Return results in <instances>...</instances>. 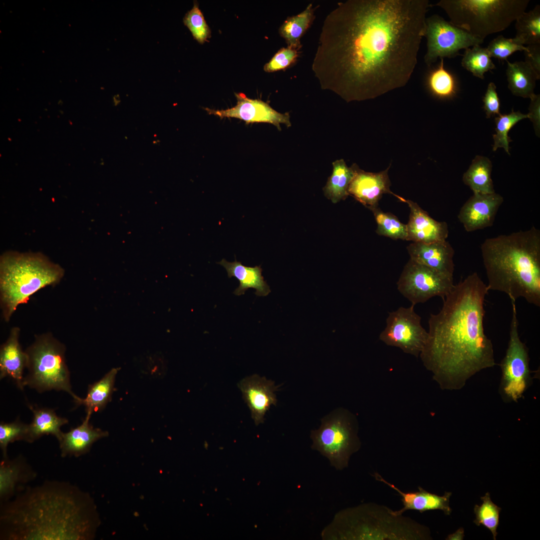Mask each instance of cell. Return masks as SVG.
Masks as SVG:
<instances>
[{
	"mask_svg": "<svg viewBox=\"0 0 540 540\" xmlns=\"http://www.w3.org/2000/svg\"><path fill=\"white\" fill-rule=\"evenodd\" d=\"M492 170V164L488 158L476 156L464 174L462 180L474 193L495 192L491 178Z\"/></svg>",
	"mask_w": 540,
	"mask_h": 540,
	"instance_id": "f1b7e54d",
	"label": "cell"
},
{
	"mask_svg": "<svg viewBox=\"0 0 540 540\" xmlns=\"http://www.w3.org/2000/svg\"><path fill=\"white\" fill-rule=\"evenodd\" d=\"M438 66L432 70L427 78V86L430 92L441 99L450 98L456 94L457 88L452 74L444 68V58H440Z\"/></svg>",
	"mask_w": 540,
	"mask_h": 540,
	"instance_id": "1f68e13d",
	"label": "cell"
},
{
	"mask_svg": "<svg viewBox=\"0 0 540 540\" xmlns=\"http://www.w3.org/2000/svg\"><path fill=\"white\" fill-rule=\"evenodd\" d=\"M236 104L226 110H215L208 108L204 109L209 114L220 118H234L243 120L246 124L254 122L269 123L281 130L280 124L291 126L288 112L282 114L273 109L268 104L258 99H251L244 94L236 93Z\"/></svg>",
	"mask_w": 540,
	"mask_h": 540,
	"instance_id": "5bb4252c",
	"label": "cell"
},
{
	"mask_svg": "<svg viewBox=\"0 0 540 540\" xmlns=\"http://www.w3.org/2000/svg\"><path fill=\"white\" fill-rule=\"evenodd\" d=\"M507 64L506 76L510 92L516 96L530 98L534 94L536 80L540 78L525 62L507 60Z\"/></svg>",
	"mask_w": 540,
	"mask_h": 540,
	"instance_id": "4316f807",
	"label": "cell"
},
{
	"mask_svg": "<svg viewBox=\"0 0 540 540\" xmlns=\"http://www.w3.org/2000/svg\"><path fill=\"white\" fill-rule=\"evenodd\" d=\"M91 415L86 414L82 422L69 432H62L58 441L62 457H79L88 452L94 442L108 436V432L94 428L90 423Z\"/></svg>",
	"mask_w": 540,
	"mask_h": 540,
	"instance_id": "603a6c76",
	"label": "cell"
},
{
	"mask_svg": "<svg viewBox=\"0 0 540 540\" xmlns=\"http://www.w3.org/2000/svg\"><path fill=\"white\" fill-rule=\"evenodd\" d=\"M238 386L255 424L263 423L266 412L272 405H276L275 392L279 390L280 386H276L274 381L256 374L243 378Z\"/></svg>",
	"mask_w": 540,
	"mask_h": 540,
	"instance_id": "2e32d148",
	"label": "cell"
},
{
	"mask_svg": "<svg viewBox=\"0 0 540 540\" xmlns=\"http://www.w3.org/2000/svg\"><path fill=\"white\" fill-rule=\"evenodd\" d=\"M374 478L378 481L382 482L398 492L402 496L401 500L403 508L398 510H393L392 513L396 516L402 515L407 510H416L420 512L435 510H440L446 515H450L452 508L450 506V498L452 492H445L442 496L429 492L420 486H418V491L412 492H404L396 487L394 484L388 482L380 474L375 472Z\"/></svg>",
	"mask_w": 540,
	"mask_h": 540,
	"instance_id": "7402d4cb",
	"label": "cell"
},
{
	"mask_svg": "<svg viewBox=\"0 0 540 540\" xmlns=\"http://www.w3.org/2000/svg\"><path fill=\"white\" fill-rule=\"evenodd\" d=\"M410 259L444 274L453 276L454 250L446 240L412 242L407 246Z\"/></svg>",
	"mask_w": 540,
	"mask_h": 540,
	"instance_id": "ffe728a7",
	"label": "cell"
},
{
	"mask_svg": "<svg viewBox=\"0 0 540 540\" xmlns=\"http://www.w3.org/2000/svg\"><path fill=\"white\" fill-rule=\"evenodd\" d=\"M426 22L427 50L424 61L428 66L438 58H454L460 55V50L480 45L484 42L437 14L426 18Z\"/></svg>",
	"mask_w": 540,
	"mask_h": 540,
	"instance_id": "7c38bea8",
	"label": "cell"
},
{
	"mask_svg": "<svg viewBox=\"0 0 540 540\" xmlns=\"http://www.w3.org/2000/svg\"><path fill=\"white\" fill-rule=\"evenodd\" d=\"M514 38L522 45L540 44V6L524 12L516 20Z\"/></svg>",
	"mask_w": 540,
	"mask_h": 540,
	"instance_id": "4dcf8cb0",
	"label": "cell"
},
{
	"mask_svg": "<svg viewBox=\"0 0 540 540\" xmlns=\"http://www.w3.org/2000/svg\"><path fill=\"white\" fill-rule=\"evenodd\" d=\"M526 118H528L527 114H522L520 111L514 112L513 110L508 114H500L495 118L496 133L493 135L494 151H496L499 148H502L510 154L509 143L512 140L508 136V132L517 122Z\"/></svg>",
	"mask_w": 540,
	"mask_h": 540,
	"instance_id": "d590c367",
	"label": "cell"
},
{
	"mask_svg": "<svg viewBox=\"0 0 540 540\" xmlns=\"http://www.w3.org/2000/svg\"><path fill=\"white\" fill-rule=\"evenodd\" d=\"M18 440L28 442V424L18 419L14 422L0 424V448L2 458H8L7 448L10 443Z\"/></svg>",
	"mask_w": 540,
	"mask_h": 540,
	"instance_id": "8d00e7d4",
	"label": "cell"
},
{
	"mask_svg": "<svg viewBox=\"0 0 540 540\" xmlns=\"http://www.w3.org/2000/svg\"><path fill=\"white\" fill-rule=\"evenodd\" d=\"M486 49L491 58L506 60L515 52L526 50V46L515 38H508L500 35L490 41Z\"/></svg>",
	"mask_w": 540,
	"mask_h": 540,
	"instance_id": "f35d334b",
	"label": "cell"
},
{
	"mask_svg": "<svg viewBox=\"0 0 540 540\" xmlns=\"http://www.w3.org/2000/svg\"><path fill=\"white\" fill-rule=\"evenodd\" d=\"M20 329L14 327L6 341L0 348V378L8 377L14 380L20 390L24 388L23 376L26 368L28 356L20 342Z\"/></svg>",
	"mask_w": 540,
	"mask_h": 540,
	"instance_id": "44dd1931",
	"label": "cell"
},
{
	"mask_svg": "<svg viewBox=\"0 0 540 540\" xmlns=\"http://www.w3.org/2000/svg\"><path fill=\"white\" fill-rule=\"evenodd\" d=\"M461 64L473 76L481 79L484 78L485 72L496 68L486 48L480 45L466 49Z\"/></svg>",
	"mask_w": 540,
	"mask_h": 540,
	"instance_id": "d6a6232c",
	"label": "cell"
},
{
	"mask_svg": "<svg viewBox=\"0 0 540 540\" xmlns=\"http://www.w3.org/2000/svg\"><path fill=\"white\" fill-rule=\"evenodd\" d=\"M323 540L430 539L428 528L410 518L373 503L348 508L337 513L322 532Z\"/></svg>",
	"mask_w": 540,
	"mask_h": 540,
	"instance_id": "5b68a950",
	"label": "cell"
},
{
	"mask_svg": "<svg viewBox=\"0 0 540 540\" xmlns=\"http://www.w3.org/2000/svg\"><path fill=\"white\" fill-rule=\"evenodd\" d=\"M310 438L312 448L338 470L348 466L350 456L360 446L356 422L342 409L335 410L323 418L320 428L311 431Z\"/></svg>",
	"mask_w": 540,
	"mask_h": 540,
	"instance_id": "9c48e42d",
	"label": "cell"
},
{
	"mask_svg": "<svg viewBox=\"0 0 540 540\" xmlns=\"http://www.w3.org/2000/svg\"><path fill=\"white\" fill-rule=\"evenodd\" d=\"M64 269L40 252L7 251L0 257V305L10 321L18 306L40 290L58 284Z\"/></svg>",
	"mask_w": 540,
	"mask_h": 540,
	"instance_id": "8992f818",
	"label": "cell"
},
{
	"mask_svg": "<svg viewBox=\"0 0 540 540\" xmlns=\"http://www.w3.org/2000/svg\"><path fill=\"white\" fill-rule=\"evenodd\" d=\"M529 0H441L450 22L483 40L504 30L526 12Z\"/></svg>",
	"mask_w": 540,
	"mask_h": 540,
	"instance_id": "52a82bcc",
	"label": "cell"
},
{
	"mask_svg": "<svg viewBox=\"0 0 540 540\" xmlns=\"http://www.w3.org/2000/svg\"><path fill=\"white\" fill-rule=\"evenodd\" d=\"M183 22L199 43L203 44L210 37V30L196 1L194 2L192 8L185 14Z\"/></svg>",
	"mask_w": 540,
	"mask_h": 540,
	"instance_id": "74e56055",
	"label": "cell"
},
{
	"mask_svg": "<svg viewBox=\"0 0 540 540\" xmlns=\"http://www.w3.org/2000/svg\"><path fill=\"white\" fill-rule=\"evenodd\" d=\"M370 210L377 224V234L394 240H406V225L400 222L396 216L391 213L384 212L378 206Z\"/></svg>",
	"mask_w": 540,
	"mask_h": 540,
	"instance_id": "836d02e7",
	"label": "cell"
},
{
	"mask_svg": "<svg viewBox=\"0 0 540 540\" xmlns=\"http://www.w3.org/2000/svg\"><path fill=\"white\" fill-rule=\"evenodd\" d=\"M65 346L50 332L35 336L25 350L28 373L24 385L39 392L56 390L68 392L75 402L80 398L72 390L70 372L66 364Z\"/></svg>",
	"mask_w": 540,
	"mask_h": 540,
	"instance_id": "ba28073f",
	"label": "cell"
},
{
	"mask_svg": "<svg viewBox=\"0 0 540 540\" xmlns=\"http://www.w3.org/2000/svg\"><path fill=\"white\" fill-rule=\"evenodd\" d=\"M356 164L348 167L343 159L332 162L333 170L323 188L324 196L333 203L348 197V188L355 172Z\"/></svg>",
	"mask_w": 540,
	"mask_h": 540,
	"instance_id": "83f0119b",
	"label": "cell"
},
{
	"mask_svg": "<svg viewBox=\"0 0 540 540\" xmlns=\"http://www.w3.org/2000/svg\"><path fill=\"white\" fill-rule=\"evenodd\" d=\"M528 118L533 122L536 133L539 136L540 124V96L534 94L530 98Z\"/></svg>",
	"mask_w": 540,
	"mask_h": 540,
	"instance_id": "7bdbcfd3",
	"label": "cell"
},
{
	"mask_svg": "<svg viewBox=\"0 0 540 540\" xmlns=\"http://www.w3.org/2000/svg\"><path fill=\"white\" fill-rule=\"evenodd\" d=\"M410 209L406 225V240L413 242L430 243L446 240L448 235L447 224L431 218L418 204L404 199Z\"/></svg>",
	"mask_w": 540,
	"mask_h": 540,
	"instance_id": "ac0fdd59",
	"label": "cell"
},
{
	"mask_svg": "<svg viewBox=\"0 0 540 540\" xmlns=\"http://www.w3.org/2000/svg\"><path fill=\"white\" fill-rule=\"evenodd\" d=\"M487 284L476 272L454 284L440 312L431 314L420 354L440 388L459 390L480 371L496 365L492 344L484 333Z\"/></svg>",
	"mask_w": 540,
	"mask_h": 540,
	"instance_id": "7a4b0ae2",
	"label": "cell"
},
{
	"mask_svg": "<svg viewBox=\"0 0 540 540\" xmlns=\"http://www.w3.org/2000/svg\"><path fill=\"white\" fill-rule=\"evenodd\" d=\"M398 292L412 305L435 296L444 298L452 288L453 276L408 260L396 283Z\"/></svg>",
	"mask_w": 540,
	"mask_h": 540,
	"instance_id": "8fae6325",
	"label": "cell"
},
{
	"mask_svg": "<svg viewBox=\"0 0 540 540\" xmlns=\"http://www.w3.org/2000/svg\"><path fill=\"white\" fill-rule=\"evenodd\" d=\"M388 168L378 172H367L356 164L354 176L348 188V194L366 208L370 210L377 207L384 194H391L401 202L404 198L394 194L390 189L391 182Z\"/></svg>",
	"mask_w": 540,
	"mask_h": 540,
	"instance_id": "9a60e30c",
	"label": "cell"
},
{
	"mask_svg": "<svg viewBox=\"0 0 540 540\" xmlns=\"http://www.w3.org/2000/svg\"><path fill=\"white\" fill-rule=\"evenodd\" d=\"M218 264L225 268L228 278L234 276L240 282L239 286L234 292L236 295L244 294L250 288L256 290L255 294L257 296H266L270 292L269 286L262 274L260 266H245L236 258L232 262L222 259Z\"/></svg>",
	"mask_w": 540,
	"mask_h": 540,
	"instance_id": "cb8c5ba5",
	"label": "cell"
},
{
	"mask_svg": "<svg viewBox=\"0 0 540 540\" xmlns=\"http://www.w3.org/2000/svg\"><path fill=\"white\" fill-rule=\"evenodd\" d=\"M414 306H401L388 312L386 326L379 338L388 346L418 357L426 344L428 332L422 326L421 317L415 312Z\"/></svg>",
	"mask_w": 540,
	"mask_h": 540,
	"instance_id": "4fadbf2b",
	"label": "cell"
},
{
	"mask_svg": "<svg viewBox=\"0 0 540 540\" xmlns=\"http://www.w3.org/2000/svg\"><path fill=\"white\" fill-rule=\"evenodd\" d=\"M503 201L496 192L474 193L460 208L458 219L468 232L490 227Z\"/></svg>",
	"mask_w": 540,
	"mask_h": 540,
	"instance_id": "e0dca14e",
	"label": "cell"
},
{
	"mask_svg": "<svg viewBox=\"0 0 540 540\" xmlns=\"http://www.w3.org/2000/svg\"><path fill=\"white\" fill-rule=\"evenodd\" d=\"M525 62L534 70L540 78V44L528 45L524 51Z\"/></svg>",
	"mask_w": 540,
	"mask_h": 540,
	"instance_id": "b9f144b4",
	"label": "cell"
},
{
	"mask_svg": "<svg viewBox=\"0 0 540 540\" xmlns=\"http://www.w3.org/2000/svg\"><path fill=\"white\" fill-rule=\"evenodd\" d=\"M298 50L290 47L280 49L266 63L264 70L272 72L286 68L294 62L298 57Z\"/></svg>",
	"mask_w": 540,
	"mask_h": 540,
	"instance_id": "ab89813d",
	"label": "cell"
},
{
	"mask_svg": "<svg viewBox=\"0 0 540 540\" xmlns=\"http://www.w3.org/2000/svg\"><path fill=\"white\" fill-rule=\"evenodd\" d=\"M480 499L482 501V504H476L474 506L476 518L474 522L477 526L482 525L488 529L492 534L494 540H496V530L499 525L500 512L502 508L492 502L488 492Z\"/></svg>",
	"mask_w": 540,
	"mask_h": 540,
	"instance_id": "e575fe53",
	"label": "cell"
},
{
	"mask_svg": "<svg viewBox=\"0 0 540 540\" xmlns=\"http://www.w3.org/2000/svg\"><path fill=\"white\" fill-rule=\"evenodd\" d=\"M482 101L483 108L487 118L496 114H500V99L496 91V86L494 82H491L488 84Z\"/></svg>",
	"mask_w": 540,
	"mask_h": 540,
	"instance_id": "60d3db41",
	"label": "cell"
},
{
	"mask_svg": "<svg viewBox=\"0 0 540 540\" xmlns=\"http://www.w3.org/2000/svg\"><path fill=\"white\" fill-rule=\"evenodd\" d=\"M29 408L33 414V419L28 424V442H32L46 434H52L59 441L63 432L60 428L68 424V420L58 416L50 408L32 406H29Z\"/></svg>",
	"mask_w": 540,
	"mask_h": 540,
	"instance_id": "d4e9b609",
	"label": "cell"
},
{
	"mask_svg": "<svg viewBox=\"0 0 540 540\" xmlns=\"http://www.w3.org/2000/svg\"><path fill=\"white\" fill-rule=\"evenodd\" d=\"M428 0H348L322 28L312 70L347 102L373 99L408 82L424 36Z\"/></svg>",
	"mask_w": 540,
	"mask_h": 540,
	"instance_id": "6da1fadb",
	"label": "cell"
},
{
	"mask_svg": "<svg viewBox=\"0 0 540 540\" xmlns=\"http://www.w3.org/2000/svg\"><path fill=\"white\" fill-rule=\"evenodd\" d=\"M118 370L112 368L100 380L90 385L86 398L76 402L86 407V414L92 415L94 412L102 410L111 400Z\"/></svg>",
	"mask_w": 540,
	"mask_h": 540,
	"instance_id": "484cf974",
	"label": "cell"
},
{
	"mask_svg": "<svg viewBox=\"0 0 540 540\" xmlns=\"http://www.w3.org/2000/svg\"><path fill=\"white\" fill-rule=\"evenodd\" d=\"M489 290L540 306V230L532 227L486 238L480 246Z\"/></svg>",
	"mask_w": 540,
	"mask_h": 540,
	"instance_id": "277c9868",
	"label": "cell"
},
{
	"mask_svg": "<svg viewBox=\"0 0 540 540\" xmlns=\"http://www.w3.org/2000/svg\"><path fill=\"white\" fill-rule=\"evenodd\" d=\"M314 18L312 4L298 14L288 17L279 29L280 35L285 40L288 47L298 50L301 47L300 39L310 26Z\"/></svg>",
	"mask_w": 540,
	"mask_h": 540,
	"instance_id": "f546056e",
	"label": "cell"
},
{
	"mask_svg": "<svg viewBox=\"0 0 540 540\" xmlns=\"http://www.w3.org/2000/svg\"><path fill=\"white\" fill-rule=\"evenodd\" d=\"M511 302L510 338L505 356L500 364L502 376L498 392L505 402H517L532 382L528 349L519 336L516 302Z\"/></svg>",
	"mask_w": 540,
	"mask_h": 540,
	"instance_id": "30bf717a",
	"label": "cell"
},
{
	"mask_svg": "<svg viewBox=\"0 0 540 540\" xmlns=\"http://www.w3.org/2000/svg\"><path fill=\"white\" fill-rule=\"evenodd\" d=\"M0 510L1 540H91L100 523L91 496L63 481L26 486Z\"/></svg>",
	"mask_w": 540,
	"mask_h": 540,
	"instance_id": "3957f363",
	"label": "cell"
},
{
	"mask_svg": "<svg viewBox=\"0 0 540 540\" xmlns=\"http://www.w3.org/2000/svg\"><path fill=\"white\" fill-rule=\"evenodd\" d=\"M37 474L20 454L12 459L2 458L0 463V502H7L34 480Z\"/></svg>",
	"mask_w": 540,
	"mask_h": 540,
	"instance_id": "d6986e66",
	"label": "cell"
}]
</instances>
